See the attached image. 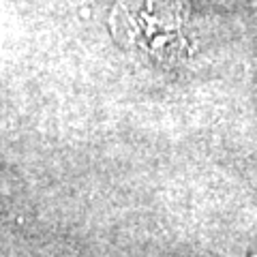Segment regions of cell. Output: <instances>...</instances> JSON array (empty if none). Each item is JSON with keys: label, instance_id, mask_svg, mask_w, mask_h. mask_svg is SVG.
I'll return each instance as SVG.
<instances>
[{"label": "cell", "instance_id": "6da1fadb", "mask_svg": "<svg viewBox=\"0 0 257 257\" xmlns=\"http://www.w3.org/2000/svg\"><path fill=\"white\" fill-rule=\"evenodd\" d=\"M114 30L128 45L142 47L159 60L178 58L187 47L178 11L159 0L122 3L114 13Z\"/></svg>", "mask_w": 257, "mask_h": 257}]
</instances>
